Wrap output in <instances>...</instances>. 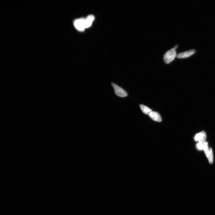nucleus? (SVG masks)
I'll use <instances>...</instances> for the list:
<instances>
[{
	"instance_id": "obj_6",
	"label": "nucleus",
	"mask_w": 215,
	"mask_h": 215,
	"mask_svg": "<svg viewBox=\"0 0 215 215\" xmlns=\"http://www.w3.org/2000/svg\"><path fill=\"white\" fill-rule=\"evenodd\" d=\"M148 115L150 118L154 121L161 122L162 120L160 114L157 112L152 111Z\"/></svg>"
},
{
	"instance_id": "obj_2",
	"label": "nucleus",
	"mask_w": 215,
	"mask_h": 215,
	"mask_svg": "<svg viewBox=\"0 0 215 215\" xmlns=\"http://www.w3.org/2000/svg\"><path fill=\"white\" fill-rule=\"evenodd\" d=\"M112 85L114 90L115 93L117 96L122 97L127 96V93L122 88L113 83H112Z\"/></svg>"
},
{
	"instance_id": "obj_11",
	"label": "nucleus",
	"mask_w": 215,
	"mask_h": 215,
	"mask_svg": "<svg viewBox=\"0 0 215 215\" xmlns=\"http://www.w3.org/2000/svg\"><path fill=\"white\" fill-rule=\"evenodd\" d=\"M205 143L199 142L197 144V147L199 150L203 149L204 145Z\"/></svg>"
},
{
	"instance_id": "obj_4",
	"label": "nucleus",
	"mask_w": 215,
	"mask_h": 215,
	"mask_svg": "<svg viewBox=\"0 0 215 215\" xmlns=\"http://www.w3.org/2000/svg\"><path fill=\"white\" fill-rule=\"evenodd\" d=\"M196 52V51L194 49L188 50L187 51L179 53L177 55V57L179 59L187 58L194 54Z\"/></svg>"
},
{
	"instance_id": "obj_9",
	"label": "nucleus",
	"mask_w": 215,
	"mask_h": 215,
	"mask_svg": "<svg viewBox=\"0 0 215 215\" xmlns=\"http://www.w3.org/2000/svg\"><path fill=\"white\" fill-rule=\"evenodd\" d=\"M207 157L209 163L211 164H212L213 162V157L211 148H210L209 149V154Z\"/></svg>"
},
{
	"instance_id": "obj_1",
	"label": "nucleus",
	"mask_w": 215,
	"mask_h": 215,
	"mask_svg": "<svg viewBox=\"0 0 215 215\" xmlns=\"http://www.w3.org/2000/svg\"><path fill=\"white\" fill-rule=\"evenodd\" d=\"M176 49L174 48L168 51L164 55L163 59L165 63L169 64L173 61L177 56Z\"/></svg>"
},
{
	"instance_id": "obj_5",
	"label": "nucleus",
	"mask_w": 215,
	"mask_h": 215,
	"mask_svg": "<svg viewBox=\"0 0 215 215\" xmlns=\"http://www.w3.org/2000/svg\"><path fill=\"white\" fill-rule=\"evenodd\" d=\"M196 141H199V142L205 143L206 139V134L204 131L201 132L197 134L194 137Z\"/></svg>"
},
{
	"instance_id": "obj_10",
	"label": "nucleus",
	"mask_w": 215,
	"mask_h": 215,
	"mask_svg": "<svg viewBox=\"0 0 215 215\" xmlns=\"http://www.w3.org/2000/svg\"><path fill=\"white\" fill-rule=\"evenodd\" d=\"M208 143L207 142H205L204 145L203 149L204 150L206 156L207 157H208V154H209V149L208 148Z\"/></svg>"
},
{
	"instance_id": "obj_8",
	"label": "nucleus",
	"mask_w": 215,
	"mask_h": 215,
	"mask_svg": "<svg viewBox=\"0 0 215 215\" xmlns=\"http://www.w3.org/2000/svg\"><path fill=\"white\" fill-rule=\"evenodd\" d=\"M139 106H140L142 111L145 114L148 115L152 111V110L150 108L144 105H140Z\"/></svg>"
},
{
	"instance_id": "obj_7",
	"label": "nucleus",
	"mask_w": 215,
	"mask_h": 215,
	"mask_svg": "<svg viewBox=\"0 0 215 215\" xmlns=\"http://www.w3.org/2000/svg\"><path fill=\"white\" fill-rule=\"evenodd\" d=\"M95 19V17L93 15H90L85 19V26L86 28L90 27L91 26L93 21Z\"/></svg>"
},
{
	"instance_id": "obj_3",
	"label": "nucleus",
	"mask_w": 215,
	"mask_h": 215,
	"mask_svg": "<svg viewBox=\"0 0 215 215\" xmlns=\"http://www.w3.org/2000/svg\"><path fill=\"white\" fill-rule=\"evenodd\" d=\"M75 27L77 30L82 31L86 28L85 26V19L81 18L76 20L74 23Z\"/></svg>"
}]
</instances>
